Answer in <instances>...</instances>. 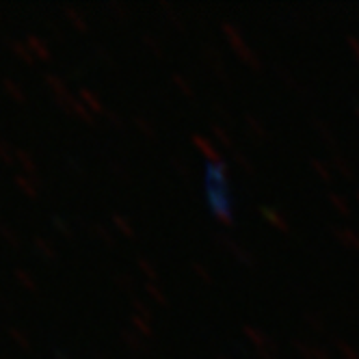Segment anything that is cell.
Masks as SVG:
<instances>
[{"label":"cell","mask_w":359,"mask_h":359,"mask_svg":"<svg viewBox=\"0 0 359 359\" xmlns=\"http://www.w3.org/2000/svg\"><path fill=\"white\" fill-rule=\"evenodd\" d=\"M27 46H29L31 53L35 57H39L41 61H50V50H48V46L37 35H27Z\"/></svg>","instance_id":"cell-1"},{"label":"cell","mask_w":359,"mask_h":359,"mask_svg":"<svg viewBox=\"0 0 359 359\" xmlns=\"http://www.w3.org/2000/svg\"><path fill=\"white\" fill-rule=\"evenodd\" d=\"M15 158H18V163L22 165V171L24 173H29L31 177H39L37 175V167H35V163H33V156L29 151H24V149H20V151H15Z\"/></svg>","instance_id":"cell-2"},{"label":"cell","mask_w":359,"mask_h":359,"mask_svg":"<svg viewBox=\"0 0 359 359\" xmlns=\"http://www.w3.org/2000/svg\"><path fill=\"white\" fill-rule=\"evenodd\" d=\"M3 87L7 89V93L18 102V104H24V100H27V95H24V91H22V87L15 83V81H11V79H5L3 81Z\"/></svg>","instance_id":"cell-3"},{"label":"cell","mask_w":359,"mask_h":359,"mask_svg":"<svg viewBox=\"0 0 359 359\" xmlns=\"http://www.w3.org/2000/svg\"><path fill=\"white\" fill-rule=\"evenodd\" d=\"M9 48L13 50V55L20 57L24 63H33V55H31L29 46H24L22 41H9Z\"/></svg>","instance_id":"cell-4"},{"label":"cell","mask_w":359,"mask_h":359,"mask_svg":"<svg viewBox=\"0 0 359 359\" xmlns=\"http://www.w3.org/2000/svg\"><path fill=\"white\" fill-rule=\"evenodd\" d=\"M15 184L22 189V193H24V195H29V197H33V199H35V197H39V191L35 189V184H31V182H29V177H27V175L18 173V175H15Z\"/></svg>","instance_id":"cell-5"},{"label":"cell","mask_w":359,"mask_h":359,"mask_svg":"<svg viewBox=\"0 0 359 359\" xmlns=\"http://www.w3.org/2000/svg\"><path fill=\"white\" fill-rule=\"evenodd\" d=\"M33 243H35V249H37V253H41L46 260H55V258H57V251H55L53 247H50V245H48L43 238H35Z\"/></svg>","instance_id":"cell-6"},{"label":"cell","mask_w":359,"mask_h":359,"mask_svg":"<svg viewBox=\"0 0 359 359\" xmlns=\"http://www.w3.org/2000/svg\"><path fill=\"white\" fill-rule=\"evenodd\" d=\"M46 85H48L50 89H53L57 95H65V93H67L63 81L59 79V76H55V74H46Z\"/></svg>","instance_id":"cell-7"},{"label":"cell","mask_w":359,"mask_h":359,"mask_svg":"<svg viewBox=\"0 0 359 359\" xmlns=\"http://www.w3.org/2000/svg\"><path fill=\"white\" fill-rule=\"evenodd\" d=\"M15 279L20 281V284L24 286V288H27V290H35L37 288V284H35V279L27 273V271H22V269H15Z\"/></svg>","instance_id":"cell-8"},{"label":"cell","mask_w":359,"mask_h":359,"mask_svg":"<svg viewBox=\"0 0 359 359\" xmlns=\"http://www.w3.org/2000/svg\"><path fill=\"white\" fill-rule=\"evenodd\" d=\"M0 234H3V236L7 238V243H9L11 247H20V241H18V236L13 234V229H11L7 223H3V221H0Z\"/></svg>","instance_id":"cell-9"},{"label":"cell","mask_w":359,"mask_h":359,"mask_svg":"<svg viewBox=\"0 0 359 359\" xmlns=\"http://www.w3.org/2000/svg\"><path fill=\"white\" fill-rule=\"evenodd\" d=\"M9 336H11V338H13L22 348H29V346H31V344H29V338L24 336V333H22L18 327H9Z\"/></svg>","instance_id":"cell-10"},{"label":"cell","mask_w":359,"mask_h":359,"mask_svg":"<svg viewBox=\"0 0 359 359\" xmlns=\"http://www.w3.org/2000/svg\"><path fill=\"white\" fill-rule=\"evenodd\" d=\"M13 156H15V154L11 151L9 143H7L5 139H0V158H3V161L9 165V163H13Z\"/></svg>","instance_id":"cell-11"},{"label":"cell","mask_w":359,"mask_h":359,"mask_svg":"<svg viewBox=\"0 0 359 359\" xmlns=\"http://www.w3.org/2000/svg\"><path fill=\"white\" fill-rule=\"evenodd\" d=\"M65 13L69 15V20H72L74 24H76V27H79L81 31H85V24H83V20H81V15H79V13H76L74 9H69V7L65 9Z\"/></svg>","instance_id":"cell-12"},{"label":"cell","mask_w":359,"mask_h":359,"mask_svg":"<svg viewBox=\"0 0 359 359\" xmlns=\"http://www.w3.org/2000/svg\"><path fill=\"white\" fill-rule=\"evenodd\" d=\"M81 95H83V100L87 102V104H89L91 109H100V104H97V100H95V97H93V95H91L89 91H85V89H83V91H81Z\"/></svg>","instance_id":"cell-13"},{"label":"cell","mask_w":359,"mask_h":359,"mask_svg":"<svg viewBox=\"0 0 359 359\" xmlns=\"http://www.w3.org/2000/svg\"><path fill=\"white\" fill-rule=\"evenodd\" d=\"M53 221H55V225H57V227H59V229H61V232H63V234H69V229H67V227H65V223H63V221H61V219H57V217H55V219H53Z\"/></svg>","instance_id":"cell-14"}]
</instances>
